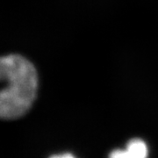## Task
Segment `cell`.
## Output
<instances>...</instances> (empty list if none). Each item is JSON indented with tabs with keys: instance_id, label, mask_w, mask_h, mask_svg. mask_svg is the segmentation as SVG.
Returning <instances> with one entry per match:
<instances>
[{
	"instance_id": "obj_1",
	"label": "cell",
	"mask_w": 158,
	"mask_h": 158,
	"mask_svg": "<svg viewBox=\"0 0 158 158\" xmlns=\"http://www.w3.org/2000/svg\"><path fill=\"white\" fill-rule=\"evenodd\" d=\"M0 119H15L29 111L37 95L38 75L33 63L22 56H0Z\"/></svg>"
},
{
	"instance_id": "obj_2",
	"label": "cell",
	"mask_w": 158,
	"mask_h": 158,
	"mask_svg": "<svg viewBox=\"0 0 158 158\" xmlns=\"http://www.w3.org/2000/svg\"><path fill=\"white\" fill-rule=\"evenodd\" d=\"M148 156L147 144L141 139H133L124 148L112 151L108 158H148Z\"/></svg>"
},
{
	"instance_id": "obj_3",
	"label": "cell",
	"mask_w": 158,
	"mask_h": 158,
	"mask_svg": "<svg viewBox=\"0 0 158 158\" xmlns=\"http://www.w3.org/2000/svg\"><path fill=\"white\" fill-rule=\"evenodd\" d=\"M50 158H76L73 155L71 154H69V153H66V154H62V155H56V156H53L52 157Z\"/></svg>"
}]
</instances>
